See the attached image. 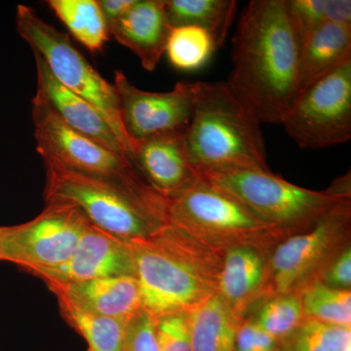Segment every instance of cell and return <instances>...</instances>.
I'll return each instance as SVG.
<instances>
[{"label": "cell", "mask_w": 351, "mask_h": 351, "mask_svg": "<svg viewBox=\"0 0 351 351\" xmlns=\"http://www.w3.org/2000/svg\"><path fill=\"white\" fill-rule=\"evenodd\" d=\"M226 82L260 124H281L301 91V43L287 0H252L233 38Z\"/></svg>", "instance_id": "cell-1"}, {"label": "cell", "mask_w": 351, "mask_h": 351, "mask_svg": "<svg viewBox=\"0 0 351 351\" xmlns=\"http://www.w3.org/2000/svg\"><path fill=\"white\" fill-rule=\"evenodd\" d=\"M46 205L75 208L91 225L117 239H144L168 225L169 199L152 186L120 182L44 162Z\"/></svg>", "instance_id": "cell-2"}, {"label": "cell", "mask_w": 351, "mask_h": 351, "mask_svg": "<svg viewBox=\"0 0 351 351\" xmlns=\"http://www.w3.org/2000/svg\"><path fill=\"white\" fill-rule=\"evenodd\" d=\"M186 145L198 176L228 168L269 170L260 122L226 82H200Z\"/></svg>", "instance_id": "cell-3"}, {"label": "cell", "mask_w": 351, "mask_h": 351, "mask_svg": "<svg viewBox=\"0 0 351 351\" xmlns=\"http://www.w3.org/2000/svg\"><path fill=\"white\" fill-rule=\"evenodd\" d=\"M142 309L157 318L189 313L214 294V283L197 263L191 235L165 225L144 239L129 242Z\"/></svg>", "instance_id": "cell-4"}, {"label": "cell", "mask_w": 351, "mask_h": 351, "mask_svg": "<svg viewBox=\"0 0 351 351\" xmlns=\"http://www.w3.org/2000/svg\"><path fill=\"white\" fill-rule=\"evenodd\" d=\"M199 178L280 232L311 228L332 207L350 198V177L325 191L301 188L269 170L255 168L207 171L200 173Z\"/></svg>", "instance_id": "cell-5"}, {"label": "cell", "mask_w": 351, "mask_h": 351, "mask_svg": "<svg viewBox=\"0 0 351 351\" xmlns=\"http://www.w3.org/2000/svg\"><path fill=\"white\" fill-rule=\"evenodd\" d=\"M16 25L21 38L31 46L32 52L43 58L57 82L100 112L130 158V142L122 124L113 83L105 80L89 64L68 34L41 19L32 7L23 4L17 6Z\"/></svg>", "instance_id": "cell-6"}, {"label": "cell", "mask_w": 351, "mask_h": 351, "mask_svg": "<svg viewBox=\"0 0 351 351\" xmlns=\"http://www.w3.org/2000/svg\"><path fill=\"white\" fill-rule=\"evenodd\" d=\"M32 103L36 151L44 162L127 186H149L128 156L110 151L66 125L40 92L36 91Z\"/></svg>", "instance_id": "cell-7"}, {"label": "cell", "mask_w": 351, "mask_h": 351, "mask_svg": "<svg viewBox=\"0 0 351 351\" xmlns=\"http://www.w3.org/2000/svg\"><path fill=\"white\" fill-rule=\"evenodd\" d=\"M302 149H317L351 138V58L304 88L281 122Z\"/></svg>", "instance_id": "cell-8"}, {"label": "cell", "mask_w": 351, "mask_h": 351, "mask_svg": "<svg viewBox=\"0 0 351 351\" xmlns=\"http://www.w3.org/2000/svg\"><path fill=\"white\" fill-rule=\"evenodd\" d=\"M87 223L75 208L46 205L32 221L5 226L0 239V262L13 263L29 274L56 267L71 257Z\"/></svg>", "instance_id": "cell-9"}, {"label": "cell", "mask_w": 351, "mask_h": 351, "mask_svg": "<svg viewBox=\"0 0 351 351\" xmlns=\"http://www.w3.org/2000/svg\"><path fill=\"white\" fill-rule=\"evenodd\" d=\"M168 223L196 239H261L280 232L203 180L169 199Z\"/></svg>", "instance_id": "cell-10"}, {"label": "cell", "mask_w": 351, "mask_h": 351, "mask_svg": "<svg viewBox=\"0 0 351 351\" xmlns=\"http://www.w3.org/2000/svg\"><path fill=\"white\" fill-rule=\"evenodd\" d=\"M113 85L130 149L135 141L188 130L200 82H180L171 91L149 92L140 89L121 71H117Z\"/></svg>", "instance_id": "cell-11"}, {"label": "cell", "mask_w": 351, "mask_h": 351, "mask_svg": "<svg viewBox=\"0 0 351 351\" xmlns=\"http://www.w3.org/2000/svg\"><path fill=\"white\" fill-rule=\"evenodd\" d=\"M350 198L323 215L306 232L292 235L272 255V278L277 292L290 294L332 255L350 226Z\"/></svg>", "instance_id": "cell-12"}, {"label": "cell", "mask_w": 351, "mask_h": 351, "mask_svg": "<svg viewBox=\"0 0 351 351\" xmlns=\"http://www.w3.org/2000/svg\"><path fill=\"white\" fill-rule=\"evenodd\" d=\"M45 283H76L105 277L135 276L130 243L88 221L75 250L62 265L31 272Z\"/></svg>", "instance_id": "cell-13"}, {"label": "cell", "mask_w": 351, "mask_h": 351, "mask_svg": "<svg viewBox=\"0 0 351 351\" xmlns=\"http://www.w3.org/2000/svg\"><path fill=\"white\" fill-rule=\"evenodd\" d=\"M130 160L147 184L167 199L177 197L200 179L189 160L186 133L135 141Z\"/></svg>", "instance_id": "cell-14"}, {"label": "cell", "mask_w": 351, "mask_h": 351, "mask_svg": "<svg viewBox=\"0 0 351 351\" xmlns=\"http://www.w3.org/2000/svg\"><path fill=\"white\" fill-rule=\"evenodd\" d=\"M172 27L166 17L165 0H135L121 17L108 27V34L154 71L165 54Z\"/></svg>", "instance_id": "cell-15"}, {"label": "cell", "mask_w": 351, "mask_h": 351, "mask_svg": "<svg viewBox=\"0 0 351 351\" xmlns=\"http://www.w3.org/2000/svg\"><path fill=\"white\" fill-rule=\"evenodd\" d=\"M57 299L89 313L130 320L143 311L135 276L105 277L76 283H46Z\"/></svg>", "instance_id": "cell-16"}, {"label": "cell", "mask_w": 351, "mask_h": 351, "mask_svg": "<svg viewBox=\"0 0 351 351\" xmlns=\"http://www.w3.org/2000/svg\"><path fill=\"white\" fill-rule=\"evenodd\" d=\"M38 91L66 125L110 151L128 156V152L100 112L91 104L69 91L52 75L43 58L34 53Z\"/></svg>", "instance_id": "cell-17"}, {"label": "cell", "mask_w": 351, "mask_h": 351, "mask_svg": "<svg viewBox=\"0 0 351 351\" xmlns=\"http://www.w3.org/2000/svg\"><path fill=\"white\" fill-rule=\"evenodd\" d=\"M267 265L262 253L251 243L237 244L226 252L218 278V294L239 313L262 290Z\"/></svg>", "instance_id": "cell-18"}, {"label": "cell", "mask_w": 351, "mask_h": 351, "mask_svg": "<svg viewBox=\"0 0 351 351\" xmlns=\"http://www.w3.org/2000/svg\"><path fill=\"white\" fill-rule=\"evenodd\" d=\"M186 314L193 351H235L239 318L218 293Z\"/></svg>", "instance_id": "cell-19"}, {"label": "cell", "mask_w": 351, "mask_h": 351, "mask_svg": "<svg viewBox=\"0 0 351 351\" xmlns=\"http://www.w3.org/2000/svg\"><path fill=\"white\" fill-rule=\"evenodd\" d=\"M350 58L351 27L324 23L302 44L301 91Z\"/></svg>", "instance_id": "cell-20"}, {"label": "cell", "mask_w": 351, "mask_h": 351, "mask_svg": "<svg viewBox=\"0 0 351 351\" xmlns=\"http://www.w3.org/2000/svg\"><path fill=\"white\" fill-rule=\"evenodd\" d=\"M237 7L235 0H165L171 27L195 25L206 29L219 48L226 43Z\"/></svg>", "instance_id": "cell-21"}, {"label": "cell", "mask_w": 351, "mask_h": 351, "mask_svg": "<svg viewBox=\"0 0 351 351\" xmlns=\"http://www.w3.org/2000/svg\"><path fill=\"white\" fill-rule=\"evenodd\" d=\"M48 6L90 52L103 50L110 38L107 23L96 0H49Z\"/></svg>", "instance_id": "cell-22"}, {"label": "cell", "mask_w": 351, "mask_h": 351, "mask_svg": "<svg viewBox=\"0 0 351 351\" xmlns=\"http://www.w3.org/2000/svg\"><path fill=\"white\" fill-rule=\"evenodd\" d=\"M58 302L64 320L87 341L88 351H123L129 320L89 313L63 299Z\"/></svg>", "instance_id": "cell-23"}, {"label": "cell", "mask_w": 351, "mask_h": 351, "mask_svg": "<svg viewBox=\"0 0 351 351\" xmlns=\"http://www.w3.org/2000/svg\"><path fill=\"white\" fill-rule=\"evenodd\" d=\"M218 48L206 29L195 25H180L171 29L165 54L174 68L193 71L204 66Z\"/></svg>", "instance_id": "cell-24"}, {"label": "cell", "mask_w": 351, "mask_h": 351, "mask_svg": "<svg viewBox=\"0 0 351 351\" xmlns=\"http://www.w3.org/2000/svg\"><path fill=\"white\" fill-rule=\"evenodd\" d=\"M304 316L335 326L351 328L350 290L314 281L301 295Z\"/></svg>", "instance_id": "cell-25"}, {"label": "cell", "mask_w": 351, "mask_h": 351, "mask_svg": "<svg viewBox=\"0 0 351 351\" xmlns=\"http://www.w3.org/2000/svg\"><path fill=\"white\" fill-rule=\"evenodd\" d=\"M286 339L285 351H351L350 328L307 318Z\"/></svg>", "instance_id": "cell-26"}, {"label": "cell", "mask_w": 351, "mask_h": 351, "mask_svg": "<svg viewBox=\"0 0 351 351\" xmlns=\"http://www.w3.org/2000/svg\"><path fill=\"white\" fill-rule=\"evenodd\" d=\"M306 319L301 295H280L263 304L255 322L277 341L287 339Z\"/></svg>", "instance_id": "cell-27"}, {"label": "cell", "mask_w": 351, "mask_h": 351, "mask_svg": "<svg viewBox=\"0 0 351 351\" xmlns=\"http://www.w3.org/2000/svg\"><path fill=\"white\" fill-rule=\"evenodd\" d=\"M156 336L159 351H193L186 313L157 318Z\"/></svg>", "instance_id": "cell-28"}, {"label": "cell", "mask_w": 351, "mask_h": 351, "mask_svg": "<svg viewBox=\"0 0 351 351\" xmlns=\"http://www.w3.org/2000/svg\"><path fill=\"white\" fill-rule=\"evenodd\" d=\"M325 0H287L289 15L300 43L313 34L325 21Z\"/></svg>", "instance_id": "cell-29"}, {"label": "cell", "mask_w": 351, "mask_h": 351, "mask_svg": "<svg viewBox=\"0 0 351 351\" xmlns=\"http://www.w3.org/2000/svg\"><path fill=\"white\" fill-rule=\"evenodd\" d=\"M123 351H159L156 318L142 311L128 321Z\"/></svg>", "instance_id": "cell-30"}, {"label": "cell", "mask_w": 351, "mask_h": 351, "mask_svg": "<svg viewBox=\"0 0 351 351\" xmlns=\"http://www.w3.org/2000/svg\"><path fill=\"white\" fill-rule=\"evenodd\" d=\"M278 341L255 321H247L237 330L235 351H277Z\"/></svg>", "instance_id": "cell-31"}, {"label": "cell", "mask_w": 351, "mask_h": 351, "mask_svg": "<svg viewBox=\"0 0 351 351\" xmlns=\"http://www.w3.org/2000/svg\"><path fill=\"white\" fill-rule=\"evenodd\" d=\"M324 284L332 288L350 290L351 285V249L341 252L330 263L324 274Z\"/></svg>", "instance_id": "cell-32"}, {"label": "cell", "mask_w": 351, "mask_h": 351, "mask_svg": "<svg viewBox=\"0 0 351 351\" xmlns=\"http://www.w3.org/2000/svg\"><path fill=\"white\" fill-rule=\"evenodd\" d=\"M325 21L351 27L350 0H325Z\"/></svg>", "instance_id": "cell-33"}, {"label": "cell", "mask_w": 351, "mask_h": 351, "mask_svg": "<svg viewBox=\"0 0 351 351\" xmlns=\"http://www.w3.org/2000/svg\"><path fill=\"white\" fill-rule=\"evenodd\" d=\"M134 1L135 0H100L99 5L105 17L107 27L121 17L130 8Z\"/></svg>", "instance_id": "cell-34"}, {"label": "cell", "mask_w": 351, "mask_h": 351, "mask_svg": "<svg viewBox=\"0 0 351 351\" xmlns=\"http://www.w3.org/2000/svg\"><path fill=\"white\" fill-rule=\"evenodd\" d=\"M4 228H5V226H0V239H1L2 234H3Z\"/></svg>", "instance_id": "cell-35"}]
</instances>
